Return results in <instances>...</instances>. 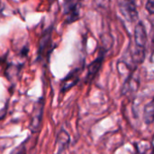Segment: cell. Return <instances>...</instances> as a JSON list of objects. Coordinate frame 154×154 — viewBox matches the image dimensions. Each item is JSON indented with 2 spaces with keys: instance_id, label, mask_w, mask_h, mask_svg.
Here are the masks:
<instances>
[{
  "instance_id": "1",
  "label": "cell",
  "mask_w": 154,
  "mask_h": 154,
  "mask_svg": "<svg viewBox=\"0 0 154 154\" xmlns=\"http://www.w3.org/2000/svg\"><path fill=\"white\" fill-rule=\"evenodd\" d=\"M52 26L49 27L39 42V49H38V56L37 60L39 61H48L51 56V53L53 51L52 47V40H51V32H52Z\"/></svg>"
},
{
  "instance_id": "2",
  "label": "cell",
  "mask_w": 154,
  "mask_h": 154,
  "mask_svg": "<svg viewBox=\"0 0 154 154\" xmlns=\"http://www.w3.org/2000/svg\"><path fill=\"white\" fill-rule=\"evenodd\" d=\"M44 107H45V101H44V97L42 96L36 101V103L34 104L33 108H32L31 123H30V131L32 134H37L41 130Z\"/></svg>"
},
{
  "instance_id": "3",
  "label": "cell",
  "mask_w": 154,
  "mask_h": 154,
  "mask_svg": "<svg viewBox=\"0 0 154 154\" xmlns=\"http://www.w3.org/2000/svg\"><path fill=\"white\" fill-rule=\"evenodd\" d=\"M80 0H63L64 14L68 23H71L79 18Z\"/></svg>"
},
{
  "instance_id": "4",
  "label": "cell",
  "mask_w": 154,
  "mask_h": 154,
  "mask_svg": "<svg viewBox=\"0 0 154 154\" xmlns=\"http://www.w3.org/2000/svg\"><path fill=\"white\" fill-rule=\"evenodd\" d=\"M119 8L123 15L130 22H134L138 19L135 0H121L119 3Z\"/></svg>"
},
{
  "instance_id": "5",
  "label": "cell",
  "mask_w": 154,
  "mask_h": 154,
  "mask_svg": "<svg viewBox=\"0 0 154 154\" xmlns=\"http://www.w3.org/2000/svg\"><path fill=\"white\" fill-rule=\"evenodd\" d=\"M83 70V68H78L70 71L61 81L60 86V93H65L68 90H69L71 88H73L75 85L78 84L79 81V75L81 71Z\"/></svg>"
},
{
  "instance_id": "6",
  "label": "cell",
  "mask_w": 154,
  "mask_h": 154,
  "mask_svg": "<svg viewBox=\"0 0 154 154\" xmlns=\"http://www.w3.org/2000/svg\"><path fill=\"white\" fill-rule=\"evenodd\" d=\"M104 59H105V51H100L98 57L96 60H94L88 65V73H87V76H86V79H85L86 83H90L96 78V76L97 75V73L99 72V70H100V69L102 67Z\"/></svg>"
},
{
  "instance_id": "7",
  "label": "cell",
  "mask_w": 154,
  "mask_h": 154,
  "mask_svg": "<svg viewBox=\"0 0 154 154\" xmlns=\"http://www.w3.org/2000/svg\"><path fill=\"white\" fill-rule=\"evenodd\" d=\"M148 41V36L146 32L145 26L142 21H140L134 29V44L136 47L146 49V44Z\"/></svg>"
},
{
  "instance_id": "8",
  "label": "cell",
  "mask_w": 154,
  "mask_h": 154,
  "mask_svg": "<svg viewBox=\"0 0 154 154\" xmlns=\"http://www.w3.org/2000/svg\"><path fill=\"white\" fill-rule=\"evenodd\" d=\"M69 143H70L69 134L67 133V131L61 129L56 138V143H55L56 148L54 154H62V152L66 151V149L69 147Z\"/></svg>"
},
{
  "instance_id": "9",
  "label": "cell",
  "mask_w": 154,
  "mask_h": 154,
  "mask_svg": "<svg viewBox=\"0 0 154 154\" xmlns=\"http://www.w3.org/2000/svg\"><path fill=\"white\" fill-rule=\"evenodd\" d=\"M154 119V104L153 101L151 100L143 109V122L147 125H151L153 123Z\"/></svg>"
},
{
  "instance_id": "10",
  "label": "cell",
  "mask_w": 154,
  "mask_h": 154,
  "mask_svg": "<svg viewBox=\"0 0 154 154\" xmlns=\"http://www.w3.org/2000/svg\"><path fill=\"white\" fill-rule=\"evenodd\" d=\"M25 144L26 143H23L20 146L15 148L11 154H25Z\"/></svg>"
},
{
  "instance_id": "11",
  "label": "cell",
  "mask_w": 154,
  "mask_h": 154,
  "mask_svg": "<svg viewBox=\"0 0 154 154\" xmlns=\"http://www.w3.org/2000/svg\"><path fill=\"white\" fill-rule=\"evenodd\" d=\"M146 10L149 12L150 14H154V0H147L146 2Z\"/></svg>"
},
{
  "instance_id": "12",
  "label": "cell",
  "mask_w": 154,
  "mask_h": 154,
  "mask_svg": "<svg viewBox=\"0 0 154 154\" xmlns=\"http://www.w3.org/2000/svg\"><path fill=\"white\" fill-rule=\"evenodd\" d=\"M7 108H8V102L5 104V107H4V108L0 109V122H1L5 117L6 113H7Z\"/></svg>"
}]
</instances>
